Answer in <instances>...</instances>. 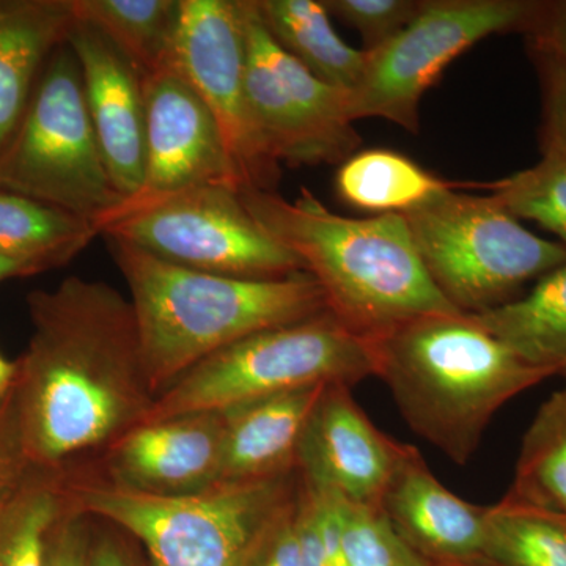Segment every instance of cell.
<instances>
[{
    "label": "cell",
    "instance_id": "cell-29",
    "mask_svg": "<svg viewBox=\"0 0 566 566\" xmlns=\"http://www.w3.org/2000/svg\"><path fill=\"white\" fill-rule=\"evenodd\" d=\"M342 543L348 566H433L400 538L379 506L340 499Z\"/></svg>",
    "mask_w": 566,
    "mask_h": 566
},
{
    "label": "cell",
    "instance_id": "cell-35",
    "mask_svg": "<svg viewBox=\"0 0 566 566\" xmlns=\"http://www.w3.org/2000/svg\"><path fill=\"white\" fill-rule=\"evenodd\" d=\"M91 546L84 513L71 501L65 515L52 532L48 566H87Z\"/></svg>",
    "mask_w": 566,
    "mask_h": 566
},
{
    "label": "cell",
    "instance_id": "cell-20",
    "mask_svg": "<svg viewBox=\"0 0 566 566\" xmlns=\"http://www.w3.org/2000/svg\"><path fill=\"white\" fill-rule=\"evenodd\" d=\"M264 28L318 80L345 92L363 77L367 54L338 36L322 0H255Z\"/></svg>",
    "mask_w": 566,
    "mask_h": 566
},
{
    "label": "cell",
    "instance_id": "cell-34",
    "mask_svg": "<svg viewBox=\"0 0 566 566\" xmlns=\"http://www.w3.org/2000/svg\"><path fill=\"white\" fill-rule=\"evenodd\" d=\"M531 55L566 61V0L535 2V9L524 25Z\"/></svg>",
    "mask_w": 566,
    "mask_h": 566
},
{
    "label": "cell",
    "instance_id": "cell-4",
    "mask_svg": "<svg viewBox=\"0 0 566 566\" xmlns=\"http://www.w3.org/2000/svg\"><path fill=\"white\" fill-rule=\"evenodd\" d=\"M129 290L142 363L155 398L219 349L327 311L311 273L240 279L178 266L122 241L106 240Z\"/></svg>",
    "mask_w": 566,
    "mask_h": 566
},
{
    "label": "cell",
    "instance_id": "cell-17",
    "mask_svg": "<svg viewBox=\"0 0 566 566\" xmlns=\"http://www.w3.org/2000/svg\"><path fill=\"white\" fill-rule=\"evenodd\" d=\"M114 483L153 495H191L221 483L222 415L142 423L111 446Z\"/></svg>",
    "mask_w": 566,
    "mask_h": 566
},
{
    "label": "cell",
    "instance_id": "cell-32",
    "mask_svg": "<svg viewBox=\"0 0 566 566\" xmlns=\"http://www.w3.org/2000/svg\"><path fill=\"white\" fill-rule=\"evenodd\" d=\"M542 85V128L539 144L543 156L566 159V61L531 55Z\"/></svg>",
    "mask_w": 566,
    "mask_h": 566
},
{
    "label": "cell",
    "instance_id": "cell-23",
    "mask_svg": "<svg viewBox=\"0 0 566 566\" xmlns=\"http://www.w3.org/2000/svg\"><path fill=\"white\" fill-rule=\"evenodd\" d=\"M524 434L515 479L502 504L566 521V378Z\"/></svg>",
    "mask_w": 566,
    "mask_h": 566
},
{
    "label": "cell",
    "instance_id": "cell-37",
    "mask_svg": "<svg viewBox=\"0 0 566 566\" xmlns=\"http://www.w3.org/2000/svg\"><path fill=\"white\" fill-rule=\"evenodd\" d=\"M87 566H134L125 549L112 538L92 543Z\"/></svg>",
    "mask_w": 566,
    "mask_h": 566
},
{
    "label": "cell",
    "instance_id": "cell-8",
    "mask_svg": "<svg viewBox=\"0 0 566 566\" xmlns=\"http://www.w3.org/2000/svg\"><path fill=\"white\" fill-rule=\"evenodd\" d=\"M424 270L453 307L480 315L566 263V245L528 232L493 196L447 191L403 214Z\"/></svg>",
    "mask_w": 566,
    "mask_h": 566
},
{
    "label": "cell",
    "instance_id": "cell-22",
    "mask_svg": "<svg viewBox=\"0 0 566 566\" xmlns=\"http://www.w3.org/2000/svg\"><path fill=\"white\" fill-rule=\"evenodd\" d=\"M461 186L436 177L408 156L386 148L354 153L335 175L338 197L376 216H403Z\"/></svg>",
    "mask_w": 566,
    "mask_h": 566
},
{
    "label": "cell",
    "instance_id": "cell-6",
    "mask_svg": "<svg viewBox=\"0 0 566 566\" xmlns=\"http://www.w3.org/2000/svg\"><path fill=\"white\" fill-rule=\"evenodd\" d=\"M0 189L92 223L98 233L125 202L104 164L69 43L51 55L0 151Z\"/></svg>",
    "mask_w": 566,
    "mask_h": 566
},
{
    "label": "cell",
    "instance_id": "cell-33",
    "mask_svg": "<svg viewBox=\"0 0 566 566\" xmlns=\"http://www.w3.org/2000/svg\"><path fill=\"white\" fill-rule=\"evenodd\" d=\"M31 469L22 449L10 387L0 392V509L20 488Z\"/></svg>",
    "mask_w": 566,
    "mask_h": 566
},
{
    "label": "cell",
    "instance_id": "cell-28",
    "mask_svg": "<svg viewBox=\"0 0 566 566\" xmlns=\"http://www.w3.org/2000/svg\"><path fill=\"white\" fill-rule=\"evenodd\" d=\"M491 196L513 218L527 219L557 234L566 245V159L543 156L531 169L491 182Z\"/></svg>",
    "mask_w": 566,
    "mask_h": 566
},
{
    "label": "cell",
    "instance_id": "cell-24",
    "mask_svg": "<svg viewBox=\"0 0 566 566\" xmlns=\"http://www.w3.org/2000/svg\"><path fill=\"white\" fill-rule=\"evenodd\" d=\"M74 20L102 32L140 77L172 59L180 0H71Z\"/></svg>",
    "mask_w": 566,
    "mask_h": 566
},
{
    "label": "cell",
    "instance_id": "cell-1",
    "mask_svg": "<svg viewBox=\"0 0 566 566\" xmlns=\"http://www.w3.org/2000/svg\"><path fill=\"white\" fill-rule=\"evenodd\" d=\"M32 335L11 386L28 463L61 472L71 458L144 422L155 395L132 301L102 281L63 279L28 297Z\"/></svg>",
    "mask_w": 566,
    "mask_h": 566
},
{
    "label": "cell",
    "instance_id": "cell-18",
    "mask_svg": "<svg viewBox=\"0 0 566 566\" xmlns=\"http://www.w3.org/2000/svg\"><path fill=\"white\" fill-rule=\"evenodd\" d=\"M326 387L277 394L221 412V483L252 482L296 471L305 424Z\"/></svg>",
    "mask_w": 566,
    "mask_h": 566
},
{
    "label": "cell",
    "instance_id": "cell-27",
    "mask_svg": "<svg viewBox=\"0 0 566 566\" xmlns=\"http://www.w3.org/2000/svg\"><path fill=\"white\" fill-rule=\"evenodd\" d=\"M485 566H566V524L558 517L488 506Z\"/></svg>",
    "mask_w": 566,
    "mask_h": 566
},
{
    "label": "cell",
    "instance_id": "cell-2",
    "mask_svg": "<svg viewBox=\"0 0 566 566\" xmlns=\"http://www.w3.org/2000/svg\"><path fill=\"white\" fill-rule=\"evenodd\" d=\"M245 210L314 275L327 311L368 340L439 314H463L424 270L401 214L354 219L335 214L301 189L290 202L274 191L241 189Z\"/></svg>",
    "mask_w": 566,
    "mask_h": 566
},
{
    "label": "cell",
    "instance_id": "cell-25",
    "mask_svg": "<svg viewBox=\"0 0 566 566\" xmlns=\"http://www.w3.org/2000/svg\"><path fill=\"white\" fill-rule=\"evenodd\" d=\"M98 234L92 223L0 189V255L41 273L69 263Z\"/></svg>",
    "mask_w": 566,
    "mask_h": 566
},
{
    "label": "cell",
    "instance_id": "cell-14",
    "mask_svg": "<svg viewBox=\"0 0 566 566\" xmlns=\"http://www.w3.org/2000/svg\"><path fill=\"white\" fill-rule=\"evenodd\" d=\"M405 444L382 433L348 386H327L305 424L296 471L318 493L379 506Z\"/></svg>",
    "mask_w": 566,
    "mask_h": 566
},
{
    "label": "cell",
    "instance_id": "cell-38",
    "mask_svg": "<svg viewBox=\"0 0 566 566\" xmlns=\"http://www.w3.org/2000/svg\"><path fill=\"white\" fill-rule=\"evenodd\" d=\"M39 273V268L33 266L31 263L0 255V283L9 281V279L25 277V275Z\"/></svg>",
    "mask_w": 566,
    "mask_h": 566
},
{
    "label": "cell",
    "instance_id": "cell-15",
    "mask_svg": "<svg viewBox=\"0 0 566 566\" xmlns=\"http://www.w3.org/2000/svg\"><path fill=\"white\" fill-rule=\"evenodd\" d=\"M379 510L395 534L433 566H485L488 506L447 490L415 446L405 444Z\"/></svg>",
    "mask_w": 566,
    "mask_h": 566
},
{
    "label": "cell",
    "instance_id": "cell-26",
    "mask_svg": "<svg viewBox=\"0 0 566 566\" xmlns=\"http://www.w3.org/2000/svg\"><path fill=\"white\" fill-rule=\"evenodd\" d=\"M70 504L59 472L32 468L0 509V566H48L52 532Z\"/></svg>",
    "mask_w": 566,
    "mask_h": 566
},
{
    "label": "cell",
    "instance_id": "cell-10",
    "mask_svg": "<svg viewBox=\"0 0 566 566\" xmlns=\"http://www.w3.org/2000/svg\"><path fill=\"white\" fill-rule=\"evenodd\" d=\"M535 0H422L415 20L365 52L363 77L348 93L353 122L385 118L419 132L424 92L464 51L495 33L523 32Z\"/></svg>",
    "mask_w": 566,
    "mask_h": 566
},
{
    "label": "cell",
    "instance_id": "cell-11",
    "mask_svg": "<svg viewBox=\"0 0 566 566\" xmlns=\"http://www.w3.org/2000/svg\"><path fill=\"white\" fill-rule=\"evenodd\" d=\"M245 99L256 140L281 166L342 164L359 148L348 92L318 80L264 28L255 0H243Z\"/></svg>",
    "mask_w": 566,
    "mask_h": 566
},
{
    "label": "cell",
    "instance_id": "cell-5",
    "mask_svg": "<svg viewBox=\"0 0 566 566\" xmlns=\"http://www.w3.org/2000/svg\"><path fill=\"white\" fill-rule=\"evenodd\" d=\"M368 376H374V359L367 340L326 311L260 331L205 357L158 394L142 423L223 412L308 387L353 389Z\"/></svg>",
    "mask_w": 566,
    "mask_h": 566
},
{
    "label": "cell",
    "instance_id": "cell-16",
    "mask_svg": "<svg viewBox=\"0 0 566 566\" xmlns=\"http://www.w3.org/2000/svg\"><path fill=\"white\" fill-rule=\"evenodd\" d=\"M80 63L85 103L115 189L128 200L145 170L142 77L102 32L74 20L66 40Z\"/></svg>",
    "mask_w": 566,
    "mask_h": 566
},
{
    "label": "cell",
    "instance_id": "cell-3",
    "mask_svg": "<svg viewBox=\"0 0 566 566\" xmlns=\"http://www.w3.org/2000/svg\"><path fill=\"white\" fill-rule=\"evenodd\" d=\"M367 344L409 428L461 465L506 401L553 376L468 314L420 316Z\"/></svg>",
    "mask_w": 566,
    "mask_h": 566
},
{
    "label": "cell",
    "instance_id": "cell-39",
    "mask_svg": "<svg viewBox=\"0 0 566 566\" xmlns=\"http://www.w3.org/2000/svg\"><path fill=\"white\" fill-rule=\"evenodd\" d=\"M14 378H17V363H11L0 354V392L10 389Z\"/></svg>",
    "mask_w": 566,
    "mask_h": 566
},
{
    "label": "cell",
    "instance_id": "cell-31",
    "mask_svg": "<svg viewBox=\"0 0 566 566\" xmlns=\"http://www.w3.org/2000/svg\"><path fill=\"white\" fill-rule=\"evenodd\" d=\"M241 566H303L300 539V483L268 521Z\"/></svg>",
    "mask_w": 566,
    "mask_h": 566
},
{
    "label": "cell",
    "instance_id": "cell-19",
    "mask_svg": "<svg viewBox=\"0 0 566 566\" xmlns=\"http://www.w3.org/2000/svg\"><path fill=\"white\" fill-rule=\"evenodd\" d=\"M74 24L71 0H0V151L17 129L36 74Z\"/></svg>",
    "mask_w": 566,
    "mask_h": 566
},
{
    "label": "cell",
    "instance_id": "cell-40",
    "mask_svg": "<svg viewBox=\"0 0 566 566\" xmlns=\"http://www.w3.org/2000/svg\"><path fill=\"white\" fill-rule=\"evenodd\" d=\"M562 521H564V520H562ZM564 523L566 524V521H564Z\"/></svg>",
    "mask_w": 566,
    "mask_h": 566
},
{
    "label": "cell",
    "instance_id": "cell-36",
    "mask_svg": "<svg viewBox=\"0 0 566 566\" xmlns=\"http://www.w3.org/2000/svg\"><path fill=\"white\" fill-rule=\"evenodd\" d=\"M300 539L303 566H326L312 495L300 479Z\"/></svg>",
    "mask_w": 566,
    "mask_h": 566
},
{
    "label": "cell",
    "instance_id": "cell-9",
    "mask_svg": "<svg viewBox=\"0 0 566 566\" xmlns=\"http://www.w3.org/2000/svg\"><path fill=\"white\" fill-rule=\"evenodd\" d=\"M106 240L122 241L178 266L240 279L307 273L245 210L230 186H200L107 222Z\"/></svg>",
    "mask_w": 566,
    "mask_h": 566
},
{
    "label": "cell",
    "instance_id": "cell-7",
    "mask_svg": "<svg viewBox=\"0 0 566 566\" xmlns=\"http://www.w3.org/2000/svg\"><path fill=\"white\" fill-rule=\"evenodd\" d=\"M297 483L300 475L293 471L175 497L117 483L73 485L69 491L84 515L103 517L136 536L155 566H241Z\"/></svg>",
    "mask_w": 566,
    "mask_h": 566
},
{
    "label": "cell",
    "instance_id": "cell-13",
    "mask_svg": "<svg viewBox=\"0 0 566 566\" xmlns=\"http://www.w3.org/2000/svg\"><path fill=\"white\" fill-rule=\"evenodd\" d=\"M145 170L140 191L103 223L177 193L222 185L241 191L240 178L207 104L170 59L142 77ZM99 229V232H102Z\"/></svg>",
    "mask_w": 566,
    "mask_h": 566
},
{
    "label": "cell",
    "instance_id": "cell-12",
    "mask_svg": "<svg viewBox=\"0 0 566 566\" xmlns=\"http://www.w3.org/2000/svg\"><path fill=\"white\" fill-rule=\"evenodd\" d=\"M172 62L218 123L241 189L273 191L279 166L260 147L245 99L243 0H180Z\"/></svg>",
    "mask_w": 566,
    "mask_h": 566
},
{
    "label": "cell",
    "instance_id": "cell-30",
    "mask_svg": "<svg viewBox=\"0 0 566 566\" xmlns=\"http://www.w3.org/2000/svg\"><path fill=\"white\" fill-rule=\"evenodd\" d=\"M331 17L338 18L363 36L364 52L379 46L403 31L420 7L422 0H322Z\"/></svg>",
    "mask_w": 566,
    "mask_h": 566
},
{
    "label": "cell",
    "instance_id": "cell-21",
    "mask_svg": "<svg viewBox=\"0 0 566 566\" xmlns=\"http://www.w3.org/2000/svg\"><path fill=\"white\" fill-rule=\"evenodd\" d=\"M472 316L526 363L566 378V263L524 296Z\"/></svg>",
    "mask_w": 566,
    "mask_h": 566
}]
</instances>
